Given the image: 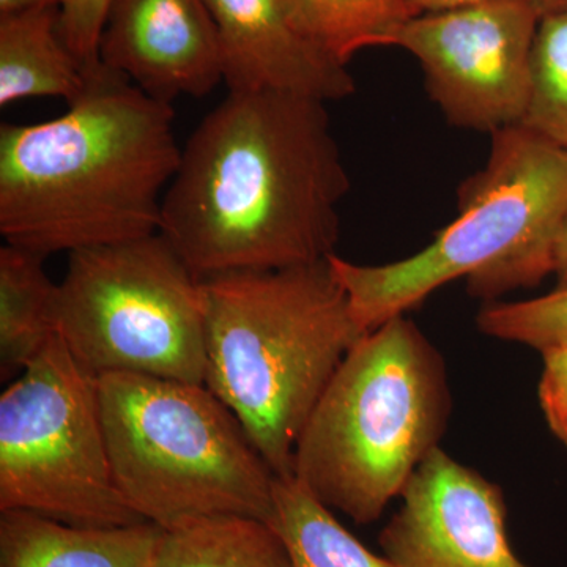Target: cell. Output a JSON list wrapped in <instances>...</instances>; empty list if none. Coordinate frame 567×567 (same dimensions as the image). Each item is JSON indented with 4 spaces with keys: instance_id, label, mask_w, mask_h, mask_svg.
<instances>
[{
    "instance_id": "1",
    "label": "cell",
    "mask_w": 567,
    "mask_h": 567,
    "mask_svg": "<svg viewBox=\"0 0 567 567\" xmlns=\"http://www.w3.org/2000/svg\"><path fill=\"white\" fill-rule=\"evenodd\" d=\"M349 192L324 103L229 92L182 148L159 234L199 279L316 264Z\"/></svg>"
},
{
    "instance_id": "2",
    "label": "cell",
    "mask_w": 567,
    "mask_h": 567,
    "mask_svg": "<svg viewBox=\"0 0 567 567\" xmlns=\"http://www.w3.org/2000/svg\"><path fill=\"white\" fill-rule=\"evenodd\" d=\"M59 117L0 126V234L51 256L159 233L181 166L173 104L102 62Z\"/></svg>"
},
{
    "instance_id": "3",
    "label": "cell",
    "mask_w": 567,
    "mask_h": 567,
    "mask_svg": "<svg viewBox=\"0 0 567 567\" xmlns=\"http://www.w3.org/2000/svg\"><path fill=\"white\" fill-rule=\"evenodd\" d=\"M205 386L244 425L276 476L293 473L298 440L358 324L328 259L200 279Z\"/></svg>"
},
{
    "instance_id": "4",
    "label": "cell",
    "mask_w": 567,
    "mask_h": 567,
    "mask_svg": "<svg viewBox=\"0 0 567 567\" xmlns=\"http://www.w3.org/2000/svg\"><path fill=\"white\" fill-rule=\"evenodd\" d=\"M567 219V151L516 125L492 134L483 169L458 188L456 218L421 251L382 265L333 252L331 271L364 331L405 316L447 282L465 278L473 297L494 303L554 275Z\"/></svg>"
},
{
    "instance_id": "5",
    "label": "cell",
    "mask_w": 567,
    "mask_h": 567,
    "mask_svg": "<svg viewBox=\"0 0 567 567\" xmlns=\"http://www.w3.org/2000/svg\"><path fill=\"white\" fill-rule=\"evenodd\" d=\"M451 409L442 353L394 317L347 353L301 432L292 475L336 513L374 524L440 447Z\"/></svg>"
},
{
    "instance_id": "6",
    "label": "cell",
    "mask_w": 567,
    "mask_h": 567,
    "mask_svg": "<svg viewBox=\"0 0 567 567\" xmlns=\"http://www.w3.org/2000/svg\"><path fill=\"white\" fill-rule=\"evenodd\" d=\"M112 475L142 520H270L274 470L207 386L136 374L96 377Z\"/></svg>"
},
{
    "instance_id": "7",
    "label": "cell",
    "mask_w": 567,
    "mask_h": 567,
    "mask_svg": "<svg viewBox=\"0 0 567 567\" xmlns=\"http://www.w3.org/2000/svg\"><path fill=\"white\" fill-rule=\"evenodd\" d=\"M54 327L95 379L136 374L205 385L200 279L159 233L69 254Z\"/></svg>"
},
{
    "instance_id": "8",
    "label": "cell",
    "mask_w": 567,
    "mask_h": 567,
    "mask_svg": "<svg viewBox=\"0 0 567 567\" xmlns=\"http://www.w3.org/2000/svg\"><path fill=\"white\" fill-rule=\"evenodd\" d=\"M2 511L81 527L145 522L112 475L95 377L58 333L0 395Z\"/></svg>"
},
{
    "instance_id": "9",
    "label": "cell",
    "mask_w": 567,
    "mask_h": 567,
    "mask_svg": "<svg viewBox=\"0 0 567 567\" xmlns=\"http://www.w3.org/2000/svg\"><path fill=\"white\" fill-rule=\"evenodd\" d=\"M539 21L524 0H487L410 18L390 47L420 62L447 123L494 134L524 121Z\"/></svg>"
},
{
    "instance_id": "10",
    "label": "cell",
    "mask_w": 567,
    "mask_h": 567,
    "mask_svg": "<svg viewBox=\"0 0 567 567\" xmlns=\"http://www.w3.org/2000/svg\"><path fill=\"white\" fill-rule=\"evenodd\" d=\"M379 536L394 567H533L507 536L502 487L436 447Z\"/></svg>"
},
{
    "instance_id": "11",
    "label": "cell",
    "mask_w": 567,
    "mask_h": 567,
    "mask_svg": "<svg viewBox=\"0 0 567 567\" xmlns=\"http://www.w3.org/2000/svg\"><path fill=\"white\" fill-rule=\"evenodd\" d=\"M100 61L152 99H203L224 82L218 32L205 0H112Z\"/></svg>"
},
{
    "instance_id": "12",
    "label": "cell",
    "mask_w": 567,
    "mask_h": 567,
    "mask_svg": "<svg viewBox=\"0 0 567 567\" xmlns=\"http://www.w3.org/2000/svg\"><path fill=\"white\" fill-rule=\"evenodd\" d=\"M229 92H278L320 103L349 99L347 65L306 31L290 0H205Z\"/></svg>"
},
{
    "instance_id": "13",
    "label": "cell",
    "mask_w": 567,
    "mask_h": 567,
    "mask_svg": "<svg viewBox=\"0 0 567 567\" xmlns=\"http://www.w3.org/2000/svg\"><path fill=\"white\" fill-rule=\"evenodd\" d=\"M163 528L151 522L81 527L28 513H0V567H153Z\"/></svg>"
},
{
    "instance_id": "14",
    "label": "cell",
    "mask_w": 567,
    "mask_h": 567,
    "mask_svg": "<svg viewBox=\"0 0 567 567\" xmlns=\"http://www.w3.org/2000/svg\"><path fill=\"white\" fill-rule=\"evenodd\" d=\"M61 10L24 11L0 18V106L28 99L73 103L87 85V73L63 43Z\"/></svg>"
},
{
    "instance_id": "15",
    "label": "cell",
    "mask_w": 567,
    "mask_h": 567,
    "mask_svg": "<svg viewBox=\"0 0 567 567\" xmlns=\"http://www.w3.org/2000/svg\"><path fill=\"white\" fill-rule=\"evenodd\" d=\"M47 256L6 244L0 248V377L11 380L35 360L55 334L58 284Z\"/></svg>"
},
{
    "instance_id": "16",
    "label": "cell",
    "mask_w": 567,
    "mask_h": 567,
    "mask_svg": "<svg viewBox=\"0 0 567 567\" xmlns=\"http://www.w3.org/2000/svg\"><path fill=\"white\" fill-rule=\"evenodd\" d=\"M153 567H292V561L268 522L218 516L164 528Z\"/></svg>"
},
{
    "instance_id": "17",
    "label": "cell",
    "mask_w": 567,
    "mask_h": 567,
    "mask_svg": "<svg viewBox=\"0 0 567 567\" xmlns=\"http://www.w3.org/2000/svg\"><path fill=\"white\" fill-rule=\"evenodd\" d=\"M268 524L286 544L292 567H394L357 539L293 475L276 476Z\"/></svg>"
},
{
    "instance_id": "18",
    "label": "cell",
    "mask_w": 567,
    "mask_h": 567,
    "mask_svg": "<svg viewBox=\"0 0 567 567\" xmlns=\"http://www.w3.org/2000/svg\"><path fill=\"white\" fill-rule=\"evenodd\" d=\"M306 31L336 61L349 65L368 48L390 47L412 18L405 0H290Z\"/></svg>"
},
{
    "instance_id": "19",
    "label": "cell",
    "mask_w": 567,
    "mask_h": 567,
    "mask_svg": "<svg viewBox=\"0 0 567 567\" xmlns=\"http://www.w3.org/2000/svg\"><path fill=\"white\" fill-rule=\"evenodd\" d=\"M532 92L520 125L567 151V11L540 18Z\"/></svg>"
},
{
    "instance_id": "20",
    "label": "cell",
    "mask_w": 567,
    "mask_h": 567,
    "mask_svg": "<svg viewBox=\"0 0 567 567\" xmlns=\"http://www.w3.org/2000/svg\"><path fill=\"white\" fill-rule=\"evenodd\" d=\"M477 330L505 342L543 350L567 342V282L524 301L486 303L476 316Z\"/></svg>"
},
{
    "instance_id": "21",
    "label": "cell",
    "mask_w": 567,
    "mask_h": 567,
    "mask_svg": "<svg viewBox=\"0 0 567 567\" xmlns=\"http://www.w3.org/2000/svg\"><path fill=\"white\" fill-rule=\"evenodd\" d=\"M111 3L112 0H62L59 31L84 70L102 62L100 40Z\"/></svg>"
},
{
    "instance_id": "22",
    "label": "cell",
    "mask_w": 567,
    "mask_h": 567,
    "mask_svg": "<svg viewBox=\"0 0 567 567\" xmlns=\"http://www.w3.org/2000/svg\"><path fill=\"white\" fill-rule=\"evenodd\" d=\"M543 374H540V410L548 429L567 447V342L543 350Z\"/></svg>"
},
{
    "instance_id": "23",
    "label": "cell",
    "mask_w": 567,
    "mask_h": 567,
    "mask_svg": "<svg viewBox=\"0 0 567 567\" xmlns=\"http://www.w3.org/2000/svg\"><path fill=\"white\" fill-rule=\"evenodd\" d=\"M405 2L413 18L420 17V14L464 9V7L476 6V3L487 2V0H405Z\"/></svg>"
},
{
    "instance_id": "24",
    "label": "cell",
    "mask_w": 567,
    "mask_h": 567,
    "mask_svg": "<svg viewBox=\"0 0 567 567\" xmlns=\"http://www.w3.org/2000/svg\"><path fill=\"white\" fill-rule=\"evenodd\" d=\"M62 0H0V18L31 10H61Z\"/></svg>"
},
{
    "instance_id": "25",
    "label": "cell",
    "mask_w": 567,
    "mask_h": 567,
    "mask_svg": "<svg viewBox=\"0 0 567 567\" xmlns=\"http://www.w3.org/2000/svg\"><path fill=\"white\" fill-rule=\"evenodd\" d=\"M554 275L557 276L558 284L567 282V219L555 248Z\"/></svg>"
},
{
    "instance_id": "26",
    "label": "cell",
    "mask_w": 567,
    "mask_h": 567,
    "mask_svg": "<svg viewBox=\"0 0 567 567\" xmlns=\"http://www.w3.org/2000/svg\"><path fill=\"white\" fill-rule=\"evenodd\" d=\"M524 2L528 3L540 18L567 11V0H524Z\"/></svg>"
}]
</instances>
